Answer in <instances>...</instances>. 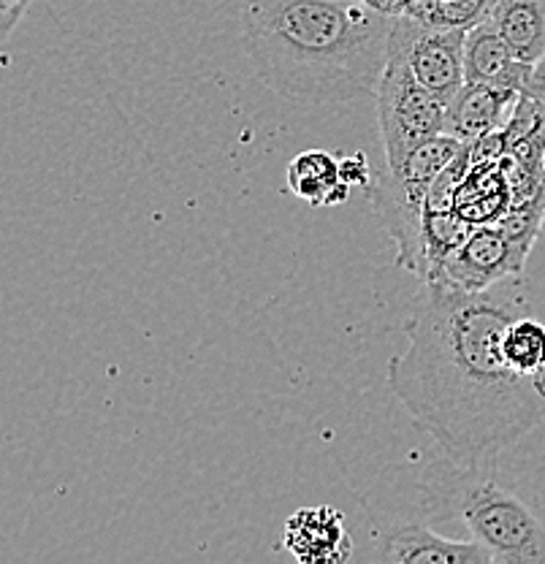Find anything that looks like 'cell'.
Listing matches in <instances>:
<instances>
[{"label": "cell", "mask_w": 545, "mask_h": 564, "mask_svg": "<svg viewBox=\"0 0 545 564\" xmlns=\"http://www.w3.org/2000/svg\"><path fill=\"white\" fill-rule=\"evenodd\" d=\"M374 101L385 166H400L415 147L445 133L448 104L415 79L407 57L396 46H389V63L380 76Z\"/></svg>", "instance_id": "5b68a950"}, {"label": "cell", "mask_w": 545, "mask_h": 564, "mask_svg": "<svg viewBox=\"0 0 545 564\" xmlns=\"http://www.w3.org/2000/svg\"><path fill=\"white\" fill-rule=\"evenodd\" d=\"M283 545L302 562H345L350 560V534L345 519L334 508H307L291 516L285 524Z\"/></svg>", "instance_id": "8fae6325"}, {"label": "cell", "mask_w": 545, "mask_h": 564, "mask_svg": "<svg viewBox=\"0 0 545 564\" xmlns=\"http://www.w3.org/2000/svg\"><path fill=\"white\" fill-rule=\"evenodd\" d=\"M396 14L367 0H248L242 50L258 79L302 104L378 93Z\"/></svg>", "instance_id": "7a4b0ae2"}, {"label": "cell", "mask_w": 545, "mask_h": 564, "mask_svg": "<svg viewBox=\"0 0 545 564\" xmlns=\"http://www.w3.org/2000/svg\"><path fill=\"white\" fill-rule=\"evenodd\" d=\"M288 191L313 207H331L350 196V185L342 180L337 158L324 150L302 152L288 166Z\"/></svg>", "instance_id": "4fadbf2b"}, {"label": "cell", "mask_w": 545, "mask_h": 564, "mask_svg": "<svg viewBox=\"0 0 545 564\" xmlns=\"http://www.w3.org/2000/svg\"><path fill=\"white\" fill-rule=\"evenodd\" d=\"M448 502L472 540L494 564L545 562V502L508 486L491 467H459L448 486Z\"/></svg>", "instance_id": "3957f363"}, {"label": "cell", "mask_w": 545, "mask_h": 564, "mask_svg": "<svg viewBox=\"0 0 545 564\" xmlns=\"http://www.w3.org/2000/svg\"><path fill=\"white\" fill-rule=\"evenodd\" d=\"M465 41L467 31L461 28L429 25L413 14H396L391 31V46L407 57L415 79L445 104L454 101L467 85Z\"/></svg>", "instance_id": "8992f818"}, {"label": "cell", "mask_w": 545, "mask_h": 564, "mask_svg": "<svg viewBox=\"0 0 545 564\" xmlns=\"http://www.w3.org/2000/svg\"><path fill=\"white\" fill-rule=\"evenodd\" d=\"M339 169H342V180L348 182V185H367V174H369V166L367 161H363V155H353L348 158V161H339Z\"/></svg>", "instance_id": "e0dca14e"}, {"label": "cell", "mask_w": 545, "mask_h": 564, "mask_svg": "<svg viewBox=\"0 0 545 564\" xmlns=\"http://www.w3.org/2000/svg\"><path fill=\"white\" fill-rule=\"evenodd\" d=\"M532 70L535 66L519 61L494 22L486 17L483 22L467 31L465 41V76L478 85L502 87V90L530 93Z\"/></svg>", "instance_id": "9c48e42d"}, {"label": "cell", "mask_w": 545, "mask_h": 564, "mask_svg": "<svg viewBox=\"0 0 545 564\" xmlns=\"http://www.w3.org/2000/svg\"><path fill=\"white\" fill-rule=\"evenodd\" d=\"M489 20L508 41L519 61L541 63L545 57V0H494Z\"/></svg>", "instance_id": "7c38bea8"}, {"label": "cell", "mask_w": 545, "mask_h": 564, "mask_svg": "<svg viewBox=\"0 0 545 564\" xmlns=\"http://www.w3.org/2000/svg\"><path fill=\"white\" fill-rule=\"evenodd\" d=\"M374 560L400 564H494L489 551L478 540L445 538L426 527L424 521L385 527V532L378 538Z\"/></svg>", "instance_id": "ba28073f"}, {"label": "cell", "mask_w": 545, "mask_h": 564, "mask_svg": "<svg viewBox=\"0 0 545 564\" xmlns=\"http://www.w3.org/2000/svg\"><path fill=\"white\" fill-rule=\"evenodd\" d=\"M502 356L524 378L545 380V326L530 313L519 315L505 328Z\"/></svg>", "instance_id": "5bb4252c"}, {"label": "cell", "mask_w": 545, "mask_h": 564, "mask_svg": "<svg viewBox=\"0 0 545 564\" xmlns=\"http://www.w3.org/2000/svg\"><path fill=\"white\" fill-rule=\"evenodd\" d=\"M524 313L519 274L478 293L426 285L404 321L407 348L391 356L389 386L459 467H491L545 419V380L502 356L505 328Z\"/></svg>", "instance_id": "6da1fadb"}, {"label": "cell", "mask_w": 545, "mask_h": 564, "mask_svg": "<svg viewBox=\"0 0 545 564\" xmlns=\"http://www.w3.org/2000/svg\"><path fill=\"white\" fill-rule=\"evenodd\" d=\"M33 0H0V39L9 41L14 28L20 25L22 17L28 14Z\"/></svg>", "instance_id": "2e32d148"}, {"label": "cell", "mask_w": 545, "mask_h": 564, "mask_svg": "<svg viewBox=\"0 0 545 564\" xmlns=\"http://www.w3.org/2000/svg\"><path fill=\"white\" fill-rule=\"evenodd\" d=\"M530 247V242L513 237L505 226H475L467 242L426 280V285L465 293L489 291L502 280L524 274Z\"/></svg>", "instance_id": "52a82bcc"}, {"label": "cell", "mask_w": 545, "mask_h": 564, "mask_svg": "<svg viewBox=\"0 0 545 564\" xmlns=\"http://www.w3.org/2000/svg\"><path fill=\"white\" fill-rule=\"evenodd\" d=\"M491 6L494 0H413L407 14L418 17L429 25L470 31L491 14Z\"/></svg>", "instance_id": "9a60e30c"}, {"label": "cell", "mask_w": 545, "mask_h": 564, "mask_svg": "<svg viewBox=\"0 0 545 564\" xmlns=\"http://www.w3.org/2000/svg\"><path fill=\"white\" fill-rule=\"evenodd\" d=\"M521 96L524 93L519 90H502V87L467 82L459 96L448 104L445 133L465 141V144H475L489 133L502 131L513 117Z\"/></svg>", "instance_id": "30bf717a"}, {"label": "cell", "mask_w": 545, "mask_h": 564, "mask_svg": "<svg viewBox=\"0 0 545 564\" xmlns=\"http://www.w3.org/2000/svg\"><path fill=\"white\" fill-rule=\"evenodd\" d=\"M465 141L448 133L415 147L400 166H385L374 185V212L383 220L385 231L394 239L400 267L426 280L429 258H426V202L437 176L450 161L465 150Z\"/></svg>", "instance_id": "277c9868"}, {"label": "cell", "mask_w": 545, "mask_h": 564, "mask_svg": "<svg viewBox=\"0 0 545 564\" xmlns=\"http://www.w3.org/2000/svg\"><path fill=\"white\" fill-rule=\"evenodd\" d=\"M530 93L532 96H545V57L541 63H535V70H532V82H530Z\"/></svg>", "instance_id": "ac0fdd59"}]
</instances>
